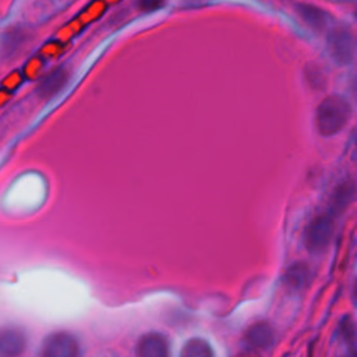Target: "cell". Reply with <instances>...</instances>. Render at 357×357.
Returning <instances> with one entry per match:
<instances>
[{"label": "cell", "instance_id": "6da1fadb", "mask_svg": "<svg viewBox=\"0 0 357 357\" xmlns=\"http://www.w3.org/2000/svg\"><path fill=\"white\" fill-rule=\"evenodd\" d=\"M349 117L350 106L347 100L339 95H331L325 98L317 107V130L324 137H332L346 127Z\"/></svg>", "mask_w": 357, "mask_h": 357}, {"label": "cell", "instance_id": "7a4b0ae2", "mask_svg": "<svg viewBox=\"0 0 357 357\" xmlns=\"http://www.w3.org/2000/svg\"><path fill=\"white\" fill-rule=\"evenodd\" d=\"M335 220L336 216L326 209L315 215L307 223L303 234V243L310 252H322L329 245L335 231Z\"/></svg>", "mask_w": 357, "mask_h": 357}, {"label": "cell", "instance_id": "3957f363", "mask_svg": "<svg viewBox=\"0 0 357 357\" xmlns=\"http://www.w3.org/2000/svg\"><path fill=\"white\" fill-rule=\"evenodd\" d=\"M326 47L337 66H349L357 57V36L347 26H333L328 32Z\"/></svg>", "mask_w": 357, "mask_h": 357}, {"label": "cell", "instance_id": "277c9868", "mask_svg": "<svg viewBox=\"0 0 357 357\" xmlns=\"http://www.w3.org/2000/svg\"><path fill=\"white\" fill-rule=\"evenodd\" d=\"M81 349L77 337L70 332H53L42 343L40 357H79Z\"/></svg>", "mask_w": 357, "mask_h": 357}, {"label": "cell", "instance_id": "5b68a950", "mask_svg": "<svg viewBox=\"0 0 357 357\" xmlns=\"http://www.w3.org/2000/svg\"><path fill=\"white\" fill-rule=\"evenodd\" d=\"M70 79V70L64 66L53 67L50 71L43 74L35 88V93L40 99H52L67 85Z\"/></svg>", "mask_w": 357, "mask_h": 357}, {"label": "cell", "instance_id": "8992f818", "mask_svg": "<svg viewBox=\"0 0 357 357\" xmlns=\"http://www.w3.org/2000/svg\"><path fill=\"white\" fill-rule=\"evenodd\" d=\"M26 347V336L17 326L0 328V357H20Z\"/></svg>", "mask_w": 357, "mask_h": 357}, {"label": "cell", "instance_id": "52a82bcc", "mask_svg": "<svg viewBox=\"0 0 357 357\" xmlns=\"http://www.w3.org/2000/svg\"><path fill=\"white\" fill-rule=\"evenodd\" d=\"M137 357H169L167 339L159 332L144 333L135 346Z\"/></svg>", "mask_w": 357, "mask_h": 357}, {"label": "cell", "instance_id": "ba28073f", "mask_svg": "<svg viewBox=\"0 0 357 357\" xmlns=\"http://www.w3.org/2000/svg\"><path fill=\"white\" fill-rule=\"evenodd\" d=\"M275 340L273 328L268 322H255L244 333V342L248 347L265 350L272 346Z\"/></svg>", "mask_w": 357, "mask_h": 357}, {"label": "cell", "instance_id": "9c48e42d", "mask_svg": "<svg viewBox=\"0 0 357 357\" xmlns=\"http://www.w3.org/2000/svg\"><path fill=\"white\" fill-rule=\"evenodd\" d=\"M296 13L300 17V20L315 32L324 31L331 20V15L325 10L308 3H298L296 6Z\"/></svg>", "mask_w": 357, "mask_h": 357}, {"label": "cell", "instance_id": "30bf717a", "mask_svg": "<svg viewBox=\"0 0 357 357\" xmlns=\"http://www.w3.org/2000/svg\"><path fill=\"white\" fill-rule=\"evenodd\" d=\"M354 195H356V184L351 180H343L333 188L329 198L328 211L337 218L350 205Z\"/></svg>", "mask_w": 357, "mask_h": 357}, {"label": "cell", "instance_id": "8fae6325", "mask_svg": "<svg viewBox=\"0 0 357 357\" xmlns=\"http://www.w3.org/2000/svg\"><path fill=\"white\" fill-rule=\"evenodd\" d=\"M29 35L22 28H10L7 29L0 40V53L6 57H14L17 56L24 45L28 42Z\"/></svg>", "mask_w": 357, "mask_h": 357}, {"label": "cell", "instance_id": "7c38bea8", "mask_svg": "<svg viewBox=\"0 0 357 357\" xmlns=\"http://www.w3.org/2000/svg\"><path fill=\"white\" fill-rule=\"evenodd\" d=\"M310 279H311V271H310V266L304 262L291 264L283 276V282L286 287L294 291L303 290L307 286Z\"/></svg>", "mask_w": 357, "mask_h": 357}, {"label": "cell", "instance_id": "4fadbf2b", "mask_svg": "<svg viewBox=\"0 0 357 357\" xmlns=\"http://www.w3.org/2000/svg\"><path fill=\"white\" fill-rule=\"evenodd\" d=\"M180 357H215V353L206 340L192 337L183 344Z\"/></svg>", "mask_w": 357, "mask_h": 357}, {"label": "cell", "instance_id": "5bb4252c", "mask_svg": "<svg viewBox=\"0 0 357 357\" xmlns=\"http://www.w3.org/2000/svg\"><path fill=\"white\" fill-rule=\"evenodd\" d=\"M107 4L103 0H92L89 4H86L81 13L77 15L79 22L86 26L95 21H98L107 10Z\"/></svg>", "mask_w": 357, "mask_h": 357}, {"label": "cell", "instance_id": "9a60e30c", "mask_svg": "<svg viewBox=\"0 0 357 357\" xmlns=\"http://www.w3.org/2000/svg\"><path fill=\"white\" fill-rule=\"evenodd\" d=\"M45 59L40 54L32 56L28 59V61L24 64L21 73L24 75L25 81H35L42 77V71L45 68Z\"/></svg>", "mask_w": 357, "mask_h": 357}, {"label": "cell", "instance_id": "2e32d148", "mask_svg": "<svg viewBox=\"0 0 357 357\" xmlns=\"http://www.w3.org/2000/svg\"><path fill=\"white\" fill-rule=\"evenodd\" d=\"M85 26L79 22V20L75 17L73 18L70 22H67L66 25H63L57 32H56V39L63 42V43H67L70 42L74 36H77Z\"/></svg>", "mask_w": 357, "mask_h": 357}, {"label": "cell", "instance_id": "e0dca14e", "mask_svg": "<svg viewBox=\"0 0 357 357\" xmlns=\"http://www.w3.org/2000/svg\"><path fill=\"white\" fill-rule=\"evenodd\" d=\"M66 49V43L57 40V39H52L49 42H46L40 50L39 54L46 60V59H57L64 53Z\"/></svg>", "mask_w": 357, "mask_h": 357}, {"label": "cell", "instance_id": "ac0fdd59", "mask_svg": "<svg viewBox=\"0 0 357 357\" xmlns=\"http://www.w3.org/2000/svg\"><path fill=\"white\" fill-rule=\"evenodd\" d=\"M24 75L21 73V70H13L11 73H8L3 79H1V88L8 91V92H15L22 84H24Z\"/></svg>", "mask_w": 357, "mask_h": 357}, {"label": "cell", "instance_id": "d6986e66", "mask_svg": "<svg viewBox=\"0 0 357 357\" xmlns=\"http://www.w3.org/2000/svg\"><path fill=\"white\" fill-rule=\"evenodd\" d=\"M166 0H137V7L142 13H153L163 8Z\"/></svg>", "mask_w": 357, "mask_h": 357}, {"label": "cell", "instance_id": "ffe728a7", "mask_svg": "<svg viewBox=\"0 0 357 357\" xmlns=\"http://www.w3.org/2000/svg\"><path fill=\"white\" fill-rule=\"evenodd\" d=\"M11 98H13V93H11V92H8V91H6V89H3V88H0V107L6 106V105L11 100Z\"/></svg>", "mask_w": 357, "mask_h": 357}, {"label": "cell", "instance_id": "44dd1931", "mask_svg": "<svg viewBox=\"0 0 357 357\" xmlns=\"http://www.w3.org/2000/svg\"><path fill=\"white\" fill-rule=\"evenodd\" d=\"M350 89H351V93L354 96V99L357 100V73L353 75L351 78V84H350Z\"/></svg>", "mask_w": 357, "mask_h": 357}, {"label": "cell", "instance_id": "7402d4cb", "mask_svg": "<svg viewBox=\"0 0 357 357\" xmlns=\"http://www.w3.org/2000/svg\"><path fill=\"white\" fill-rule=\"evenodd\" d=\"M351 298H353V303L357 305V279L354 280L353 283V290H351Z\"/></svg>", "mask_w": 357, "mask_h": 357}, {"label": "cell", "instance_id": "603a6c76", "mask_svg": "<svg viewBox=\"0 0 357 357\" xmlns=\"http://www.w3.org/2000/svg\"><path fill=\"white\" fill-rule=\"evenodd\" d=\"M343 357H357V347L350 346V350Z\"/></svg>", "mask_w": 357, "mask_h": 357}, {"label": "cell", "instance_id": "cb8c5ba5", "mask_svg": "<svg viewBox=\"0 0 357 357\" xmlns=\"http://www.w3.org/2000/svg\"><path fill=\"white\" fill-rule=\"evenodd\" d=\"M353 148H354V152H356V155H357V130H356L354 134H353Z\"/></svg>", "mask_w": 357, "mask_h": 357}, {"label": "cell", "instance_id": "d4e9b609", "mask_svg": "<svg viewBox=\"0 0 357 357\" xmlns=\"http://www.w3.org/2000/svg\"><path fill=\"white\" fill-rule=\"evenodd\" d=\"M107 6H112V4H116V3H119L120 0H103Z\"/></svg>", "mask_w": 357, "mask_h": 357}, {"label": "cell", "instance_id": "484cf974", "mask_svg": "<svg viewBox=\"0 0 357 357\" xmlns=\"http://www.w3.org/2000/svg\"><path fill=\"white\" fill-rule=\"evenodd\" d=\"M356 15H357V11H356Z\"/></svg>", "mask_w": 357, "mask_h": 357}]
</instances>
